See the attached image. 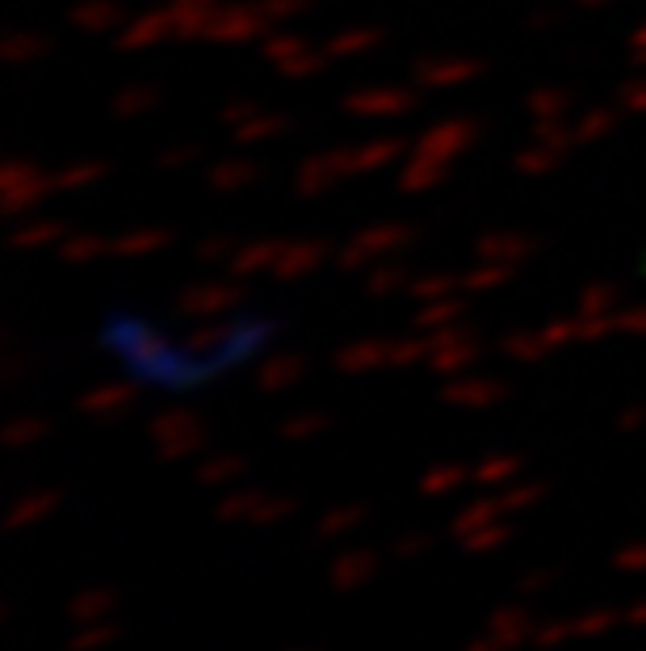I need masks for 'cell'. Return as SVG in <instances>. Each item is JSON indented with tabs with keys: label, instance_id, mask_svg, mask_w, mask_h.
Returning a JSON list of instances; mask_svg holds the SVG:
<instances>
[{
	"label": "cell",
	"instance_id": "2",
	"mask_svg": "<svg viewBox=\"0 0 646 651\" xmlns=\"http://www.w3.org/2000/svg\"><path fill=\"white\" fill-rule=\"evenodd\" d=\"M374 576H378L374 551H345V555H336V559H332V568H327V584H332L336 593H357V589H366Z\"/></svg>",
	"mask_w": 646,
	"mask_h": 651
},
{
	"label": "cell",
	"instance_id": "18",
	"mask_svg": "<svg viewBox=\"0 0 646 651\" xmlns=\"http://www.w3.org/2000/svg\"><path fill=\"white\" fill-rule=\"evenodd\" d=\"M454 404H491V400H500V387L495 382H462V387H450L445 391Z\"/></svg>",
	"mask_w": 646,
	"mask_h": 651
},
{
	"label": "cell",
	"instance_id": "21",
	"mask_svg": "<svg viewBox=\"0 0 646 651\" xmlns=\"http://www.w3.org/2000/svg\"><path fill=\"white\" fill-rule=\"evenodd\" d=\"M550 584H554V571H525V576L516 580V593H521V597H534V593L550 589Z\"/></svg>",
	"mask_w": 646,
	"mask_h": 651
},
{
	"label": "cell",
	"instance_id": "16",
	"mask_svg": "<svg viewBox=\"0 0 646 651\" xmlns=\"http://www.w3.org/2000/svg\"><path fill=\"white\" fill-rule=\"evenodd\" d=\"M541 496H546V484H516V488L495 492V500H500V509H504V513H521V509L538 505Z\"/></svg>",
	"mask_w": 646,
	"mask_h": 651
},
{
	"label": "cell",
	"instance_id": "6",
	"mask_svg": "<svg viewBox=\"0 0 646 651\" xmlns=\"http://www.w3.org/2000/svg\"><path fill=\"white\" fill-rule=\"evenodd\" d=\"M504 509H500V500L495 496H483V500H470L466 509H458V517L450 521V534L454 538H466L470 530H483V525H491V521H504Z\"/></svg>",
	"mask_w": 646,
	"mask_h": 651
},
{
	"label": "cell",
	"instance_id": "28",
	"mask_svg": "<svg viewBox=\"0 0 646 651\" xmlns=\"http://www.w3.org/2000/svg\"><path fill=\"white\" fill-rule=\"evenodd\" d=\"M290 651H311V648H290Z\"/></svg>",
	"mask_w": 646,
	"mask_h": 651
},
{
	"label": "cell",
	"instance_id": "22",
	"mask_svg": "<svg viewBox=\"0 0 646 651\" xmlns=\"http://www.w3.org/2000/svg\"><path fill=\"white\" fill-rule=\"evenodd\" d=\"M43 434H47L43 421H17V425L4 434V441H9V446H26V441H38Z\"/></svg>",
	"mask_w": 646,
	"mask_h": 651
},
{
	"label": "cell",
	"instance_id": "12",
	"mask_svg": "<svg viewBox=\"0 0 646 651\" xmlns=\"http://www.w3.org/2000/svg\"><path fill=\"white\" fill-rule=\"evenodd\" d=\"M240 471H243L240 454H218V459H206L202 466H198V484H206V488H223V484H231Z\"/></svg>",
	"mask_w": 646,
	"mask_h": 651
},
{
	"label": "cell",
	"instance_id": "27",
	"mask_svg": "<svg viewBox=\"0 0 646 651\" xmlns=\"http://www.w3.org/2000/svg\"><path fill=\"white\" fill-rule=\"evenodd\" d=\"M643 421H646V412H625V416H621V429H638Z\"/></svg>",
	"mask_w": 646,
	"mask_h": 651
},
{
	"label": "cell",
	"instance_id": "23",
	"mask_svg": "<svg viewBox=\"0 0 646 651\" xmlns=\"http://www.w3.org/2000/svg\"><path fill=\"white\" fill-rule=\"evenodd\" d=\"M202 446V434H193V437H186V441H172V446H160V459L164 462H177V459H189L193 450Z\"/></svg>",
	"mask_w": 646,
	"mask_h": 651
},
{
	"label": "cell",
	"instance_id": "1",
	"mask_svg": "<svg viewBox=\"0 0 646 651\" xmlns=\"http://www.w3.org/2000/svg\"><path fill=\"white\" fill-rule=\"evenodd\" d=\"M186 328L177 320H160L135 307H109L97 320V345L122 370V382L135 391H172L193 395L211 382L227 379L248 362H256L265 345L282 332L273 316L240 311L223 299H198L181 307Z\"/></svg>",
	"mask_w": 646,
	"mask_h": 651
},
{
	"label": "cell",
	"instance_id": "24",
	"mask_svg": "<svg viewBox=\"0 0 646 651\" xmlns=\"http://www.w3.org/2000/svg\"><path fill=\"white\" fill-rule=\"evenodd\" d=\"M320 425H323V416H295V421H290L282 434H286V437H311L315 429H320Z\"/></svg>",
	"mask_w": 646,
	"mask_h": 651
},
{
	"label": "cell",
	"instance_id": "25",
	"mask_svg": "<svg viewBox=\"0 0 646 651\" xmlns=\"http://www.w3.org/2000/svg\"><path fill=\"white\" fill-rule=\"evenodd\" d=\"M625 626H638V630H643L646 626V601H638V605H630V609H625Z\"/></svg>",
	"mask_w": 646,
	"mask_h": 651
},
{
	"label": "cell",
	"instance_id": "8",
	"mask_svg": "<svg viewBox=\"0 0 646 651\" xmlns=\"http://www.w3.org/2000/svg\"><path fill=\"white\" fill-rule=\"evenodd\" d=\"M261 496H265L261 488L227 492V496H223V500L215 505V517L223 521V525H236V521H243V525H248V517H252V509L261 505Z\"/></svg>",
	"mask_w": 646,
	"mask_h": 651
},
{
	"label": "cell",
	"instance_id": "5",
	"mask_svg": "<svg viewBox=\"0 0 646 651\" xmlns=\"http://www.w3.org/2000/svg\"><path fill=\"white\" fill-rule=\"evenodd\" d=\"M113 605H118V597H113V589H84V593H76V597L68 601V623L72 626H88V623H101V618H109L113 614Z\"/></svg>",
	"mask_w": 646,
	"mask_h": 651
},
{
	"label": "cell",
	"instance_id": "3",
	"mask_svg": "<svg viewBox=\"0 0 646 651\" xmlns=\"http://www.w3.org/2000/svg\"><path fill=\"white\" fill-rule=\"evenodd\" d=\"M534 630H538V623H534V614L525 605H504V609H495L487 618V635L504 651H516L521 643H534Z\"/></svg>",
	"mask_w": 646,
	"mask_h": 651
},
{
	"label": "cell",
	"instance_id": "11",
	"mask_svg": "<svg viewBox=\"0 0 646 651\" xmlns=\"http://www.w3.org/2000/svg\"><path fill=\"white\" fill-rule=\"evenodd\" d=\"M118 639V623H88V626H76V635L68 639V651H106L109 643Z\"/></svg>",
	"mask_w": 646,
	"mask_h": 651
},
{
	"label": "cell",
	"instance_id": "10",
	"mask_svg": "<svg viewBox=\"0 0 646 651\" xmlns=\"http://www.w3.org/2000/svg\"><path fill=\"white\" fill-rule=\"evenodd\" d=\"M361 521H366V505H345V509L323 513L320 525H315V534H320V538H345V534H352Z\"/></svg>",
	"mask_w": 646,
	"mask_h": 651
},
{
	"label": "cell",
	"instance_id": "7",
	"mask_svg": "<svg viewBox=\"0 0 646 651\" xmlns=\"http://www.w3.org/2000/svg\"><path fill=\"white\" fill-rule=\"evenodd\" d=\"M512 543V525L504 521H491L483 530H470L466 538H458V546L470 555V559H487V555H495V551H504Z\"/></svg>",
	"mask_w": 646,
	"mask_h": 651
},
{
	"label": "cell",
	"instance_id": "14",
	"mask_svg": "<svg viewBox=\"0 0 646 651\" xmlns=\"http://www.w3.org/2000/svg\"><path fill=\"white\" fill-rule=\"evenodd\" d=\"M466 480H470L466 466H432L429 475L420 480V492H424V496H450V492H458Z\"/></svg>",
	"mask_w": 646,
	"mask_h": 651
},
{
	"label": "cell",
	"instance_id": "20",
	"mask_svg": "<svg viewBox=\"0 0 646 651\" xmlns=\"http://www.w3.org/2000/svg\"><path fill=\"white\" fill-rule=\"evenodd\" d=\"M613 568L618 571H646V543H630L613 555Z\"/></svg>",
	"mask_w": 646,
	"mask_h": 651
},
{
	"label": "cell",
	"instance_id": "9",
	"mask_svg": "<svg viewBox=\"0 0 646 651\" xmlns=\"http://www.w3.org/2000/svg\"><path fill=\"white\" fill-rule=\"evenodd\" d=\"M516 471H521V459H512V454H495V459L479 462V466L470 471V484H475V488H504Z\"/></svg>",
	"mask_w": 646,
	"mask_h": 651
},
{
	"label": "cell",
	"instance_id": "13",
	"mask_svg": "<svg viewBox=\"0 0 646 651\" xmlns=\"http://www.w3.org/2000/svg\"><path fill=\"white\" fill-rule=\"evenodd\" d=\"M613 626H625V609H588L575 618V639H596L609 635Z\"/></svg>",
	"mask_w": 646,
	"mask_h": 651
},
{
	"label": "cell",
	"instance_id": "19",
	"mask_svg": "<svg viewBox=\"0 0 646 651\" xmlns=\"http://www.w3.org/2000/svg\"><path fill=\"white\" fill-rule=\"evenodd\" d=\"M395 559H424L432 551V534H404V538H395Z\"/></svg>",
	"mask_w": 646,
	"mask_h": 651
},
{
	"label": "cell",
	"instance_id": "15",
	"mask_svg": "<svg viewBox=\"0 0 646 651\" xmlns=\"http://www.w3.org/2000/svg\"><path fill=\"white\" fill-rule=\"evenodd\" d=\"M571 639H575V618H554V623H541L538 630H534V648L541 651L563 648Z\"/></svg>",
	"mask_w": 646,
	"mask_h": 651
},
{
	"label": "cell",
	"instance_id": "17",
	"mask_svg": "<svg viewBox=\"0 0 646 651\" xmlns=\"http://www.w3.org/2000/svg\"><path fill=\"white\" fill-rule=\"evenodd\" d=\"M290 513H295V500L290 496H261V505L252 509L248 525H277V521H286Z\"/></svg>",
	"mask_w": 646,
	"mask_h": 651
},
{
	"label": "cell",
	"instance_id": "26",
	"mask_svg": "<svg viewBox=\"0 0 646 651\" xmlns=\"http://www.w3.org/2000/svg\"><path fill=\"white\" fill-rule=\"evenodd\" d=\"M466 651H504L491 635H483V639H475V643H466Z\"/></svg>",
	"mask_w": 646,
	"mask_h": 651
},
{
	"label": "cell",
	"instance_id": "4",
	"mask_svg": "<svg viewBox=\"0 0 646 651\" xmlns=\"http://www.w3.org/2000/svg\"><path fill=\"white\" fill-rule=\"evenodd\" d=\"M55 505H59V492L43 488V492H26L13 509H9V517H4V530L9 534H17V530H29V525H38L47 513H55Z\"/></svg>",
	"mask_w": 646,
	"mask_h": 651
}]
</instances>
